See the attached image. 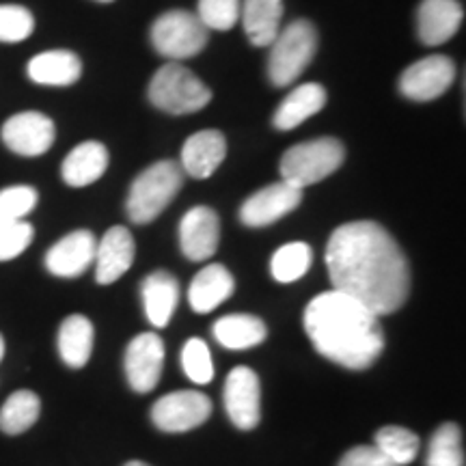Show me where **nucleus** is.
Listing matches in <instances>:
<instances>
[{"label":"nucleus","instance_id":"14","mask_svg":"<svg viewBox=\"0 0 466 466\" xmlns=\"http://www.w3.org/2000/svg\"><path fill=\"white\" fill-rule=\"evenodd\" d=\"M220 220L208 206H197L179 223V247L190 261H206L218 250Z\"/></svg>","mask_w":466,"mask_h":466},{"label":"nucleus","instance_id":"21","mask_svg":"<svg viewBox=\"0 0 466 466\" xmlns=\"http://www.w3.org/2000/svg\"><path fill=\"white\" fill-rule=\"evenodd\" d=\"M145 316L156 329H165L171 322L175 309L179 302V283L171 272L158 270L145 277L141 285Z\"/></svg>","mask_w":466,"mask_h":466},{"label":"nucleus","instance_id":"2","mask_svg":"<svg viewBox=\"0 0 466 466\" xmlns=\"http://www.w3.org/2000/svg\"><path fill=\"white\" fill-rule=\"evenodd\" d=\"M305 330L322 357L346 370H370L384 350L378 316L339 289L324 291L309 302Z\"/></svg>","mask_w":466,"mask_h":466},{"label":"nucleus","instance_id":"23","mask_svg":"<svg viewBox=\"0 0 466 466\" xmlns=\"http://www.w3.org/2000/svg\"><path fill=\"white\" fill-rule=\"evenodd\" d=\"M240 17L248 42L268 48L281 31L283 0H244Z\"/></svg>","mask_w":466,"mask_h":466},{"label":"nucleus","instance_id":"29","mask_svg":"<svg viewBox=\"0 0 466 466\" xmlns=\"http://www.w3.org/2000/svg\"><path fill=\"white\" fill-rule=\"evenodd\" d=\"M313 253L305 242H289L272 255L270 272L279 283H294L307 275Z\"/></svg>","mask_w":466,"mask_h":466},{"label":"nucleus","instance_id":"5","mask_svg":"<svg viewBox=\"0 0 466 466\" xmlns=\"http://www.w3.org/2000/svg\"><path fill=\"white\" fill-rule=\"evenodd\" d=\"M149 100L168 115H190L206 108L212 91L182 63H167L149 83Z\"/></svg>","mask_w":466,"mask_h":466},{"label":"nucleus","instance_id":"11","mask_svg":"<svg viewBox=\"0 0 466 466\" xmlns=\"http://www.w3.org/2000/svg\"><path fill=\"white\" fill-rule=\"evenodd\" d=\"M225 408L236 428L255 430L261 419V387L259 378L248 367H236L225 382Z\"/></svg>","mask_w":466,"mask_h":466},{"label":"nucleus","instance_id":"30","mask_svg":"<svg viewBox=\"0 0 466 466\" xmlns=\"http://www.w3.org/2000/svg\"><path fill=\"white\" fill-rule=\"evenodd\" d=\"M425 466H464L462 432L456 423H442L430 441Z\"/></svg>","mask_w":466,"mask_h":466},{"label":"nucleus","instance_id":"39","mask_svg":"<svg viewBox=\"0 0 466 466\" xmlns=\"http://www.w3.org/2000/svg\"><path fill=\"white\" fill-rule=\"evenodd\" d=\"M97 3H113V0H97Z\"/></svg>","mask_w":466,"mask_h":466},{"label":"nucleus","instance_id":"3","mask_svg":"<svg viewBox=\"0 0 466 466\" xmlns=\"http://www.w3.org/2000/svg\"><path fill=\"white\" fill-rule=\"evenodd\" d=\"M184 186L182 167L173 160L156 162L138 173L130 186L126 212L132 223L147 225L168 208Z\"/></svg>","mask_w":466,"mask_h":466},{"label":"nucleus","instance_id":"1","mask_svg":"<svg viewBox=\"0 0 466 466\" xmlns=\"http://www.w3.org/2000/svg\"><path fill=\"white\" fill-rule=\"evenodd\" d=\"M326 268L333 289L352 296L378 318L398 311L410 291L406 255L374 220L337 227L326 244Z\"/></svg>","mask_w":466,"mask_h":466},{"label":"nucleus","instance_id":"16","mask_svg":"<svg viewBox=\"0 0 466 466\" xmlns=\"http://www.w3.org/2000/svg\"><path fill=\"white\" fill-rule=\"evenodd\" d=\"M134 253V238L126 227L108 229L96 248V281L100 285L119 281L132 268Z\"/></svg>","mask_w":466,"mask_h":466},{"label":"nucleus","instance_id":"35","mask_svg":"<svg viewBox=\"0 0 466 466\" xmlns=\"http://www.w3.org/2000/svg\"><path fill=\"white\" fill-rule=\"evenodd\" d=\"M35 229L26 220L0 227V261H11L31 247Z\"/></svg>","mask_w":466,"mask_h":466},{"label":"nucleus","instance_id":"18","mask_svg":"<svg viewBox=\"0 0 466 466\" xmlns=\"http://www.w3.org/2000/svg\"><path fill=\"white\" fill-rule=\"evenodd\" d=\"M227 156V138L218 130H201L188 137L182 147V168L190 177L208 179Z\"/></svg>","mask_w":466,"mask_h":466},{"label":"nucleus","instance_id":"8","mask_svg":"<svg viewBox=\"0 0 466 466\" xmlns=\"http://www.w3.org/2000/svg\"><path fill=\"white\" fill-rule=\"evenodd\" d=\"M212 415V401L199 391H175L156 401L151 408V421L162 432H188L199 428Z\"/></svg>","mask_w":466,"mask_h":466},{"label":"nucleus","instance_id":"10","mask_svg":"<svg viewBox=\"0 0 466 466\" xmlns=\"http://www.w3.org/2000/svg\"><path fill=\"white\" fill-rule=\"evenodd\" d=\"M56 127L52 119L44 113H17L9 116L3 126V143L17 156L35 158L42 156L55 145Z\"/></svg>","mask_w":466,"mask_h":466},{"label":"nucleus","instance_id":"6","mask_svg":"<svg viewBox=\"0 0 466 466\" xmlns=\"http://www.w3.org/2000/svg\"><path fill=\"white\" fill-rule=\"evenodd\" d=\"M316 50L318 31L309 20H296L285 31H279L277 39L270 44L268 58V76L272 85L285 86L299 80L316 56Z\"/></svg>","mask_w":466,"mask_h":466},{"label":"nucleus","instance_id":"20","mask_svg":"<svg viewBox=\"0 0 466 466\" xmlns=\"http://www.w3.org/2000/svg\"><path fill=\"white\" fill-rule=\"evenodd\" d=\"M26 74L35 85L69 86L83 76V63L69 50H48L28 61Z\"/></svg>","mask_w":466,"mask_h":466},{"label":"nucleus","instance_id":"12","mask_svg":"<svg viewBox=\"0 0 466 466\" xmlns=\"http://www.w3.org/2000/svg\"><path fill=\"white\" fill-rule=\"evenodd\" d=\"M302 201V188L285 182L264 186L240 208V220L247 227H268L294 212Z\"/></svg>","mask_w":466,"mask_h":466},{"label":"nucleus","instance_id":"13","mask_svg":"<svg viewBox=\"0 0 466 466\" xmlns=\"http://www.w3.org/2000/svg\"><path fill=\"white\" fill-rule=\"evenodd\" d=\"M165 367V341L156 333L134 337L126 350V376L137 393L154 391Z\"/></svg>","mask_w":466,"mask_h":466},{"label":"nucleus","instance_id":"38","mask_svg":"<svg viewBox=\"0 0 466 466\" xmlns=\"http://www.w3.org/2000/svg\"><path fill=\"white\" fill-rule=\"evenodd\" d=\"M3 357H5V339L3 335H0V360H3Z\"/></svg>","mask_w":466,"mask_h":466},{"label":"nucleus","instance_id":"9","mask_svg":"<svg viewBox=\"0 0 466 466\" xmlns=\"http://www.w3.org/2000/svg\"><path fill=\"white\" fill-rule=\"evenodd\" d=\"M456 80V66L450 56L432 55L412 63L400 78V91L408 100L432 102Z\"/></svg>","mask_w":466,"mask_h":466},{"label":"nucleus","instance_id":"28","mask_svg":"<svg viewBox=\"0 0 466 466\" xmlns=\"http://www.w3.org/2000/svg\"><path fill=\"white\" fill-rule=\"evenodd\" d=\"M374 447L389 458L395 466H406L417 458L421 450V441L412 430L400 428V425H387V428L378 430Z\"/></svg>","mask_w":466,"mask_h":466},{"label":"nucleus","instance_id":"7","mask_svg":"<svg viewBox=\"0 0 466 466\" xmlns=\"http://www.w3.org/2000/svg\"><path fill=\"white\" fill-rule=\"evenodd\" d=\"M149 37L151 46H154L158 55L179 63L184 58L197 56L206 48L209 31L203 26L197 14L175 9L156 17V22L151 25Z\"/></svg>","mask_w":466,"mask_h":466},{"label":"nucleus","instance_id":"37","mask_svg":"<svg viewBox=\"0 0 466 466\" xmlns=\"http://www.w3.org/2000/svg\"><path fill=\"white\" fill-rule=\"evenodd\" d=\"M126 466H151L147 462H141V460H134V462H127Z\"/></svg>","mask_w":466,"mask_h":466},{"label":"nucleus","instance_id":"31","mask_svg":"<svg viewBox=\"0 0 466 466\" xmlns=\"http://www.w3.org/2000/svg\"><path fill=\"white\" fill-rule=\"evenodd\" d=\"M37 201L39 195L33 186H9L0 190V227L25 220Z\"/></svg>","mask_w":466,"mask_h":466},{"label":"nucleus","instance_id":"24","mask_svg":"<svg viewBox=\"0 0 466 466\" xmlns=\"http://www.w3.org/2000/svg\"><path fill=\"white\" fill-rule=\"evenodd\" d=\"M326 106V91L318 83H305L296 86L285 100L279 104L272 116V124L277 130H294L300 124H305L309 116L318 115Z\"/></svg>","mask_w":466,"mask_h":466},{"label":"nucleus","instance_id":"27","mask_svg":"<svg viewBox=\"0 0 466 466\" xmlns=\"http://www.w3.org/2000/svg\"><path fill=\"white\" fill-rule=\"evenodd\" d=\"M42 415V401L33 391L11 393L0 408V430L9 436H17L31 430Z\"/></svg>","mask_w":466,"mask_h":466},{"label":"nucleus","instance_id":"26","mask_svg":"<svg viewBox=\"0 0 466 466\" xmlns=\"http://www.w3.org/2000/svg\"><path fill=\"white\" fill-rule=\"evenodd\" d=\"M93 352V324L85 316H69L58 329V354L63 363L80 370L89 363Z\"/></svg>","mask_w":466,"mask_h":466},{"label":"nucleus","instance_id":"22","mask_svg":"<svg viewBox=\"0 0 466 466\" xmlns=\"http://www.w3.org/2000/svg\"><path fill=\"white\" fill-rule=\"evenodd\" d=\"M236 289L233 275L220 264H209L192 279L188 289V302L192 311L209 313L223 305Z\"/></svg>","mask_w":466,"mask_h":466},{"label":"nucleus","instance_id":"34","mask_svg":"<svg viewBox=\"0 0 466 466\" xmlns=\"http://www.w3.org/2000/svg\"><path fill=\"white\" fill-rule=\"evenodd\" d=\"M182 367L186 376L195 384H208L214 378V363L208 343L203 339H188L182 350Z\"/></svg>","mask_w":466,"mask_h":466},{"label":"nucleus","instance_id":"17","mask_svg":"<svg viewBox=\"0 0 466 466\" xmlns=\"http://www.w3.org/2000/svg\"><path fill=\"white\" fill-rule=\"evenodd\" d=\"M464 9L458 0H423L417 9L419 39L428 46L450 42L462 25Z\"/></svg>","mask_w":466,"mask_h":466},{"label":"nucleus","instance_id":"25","mask_svg":"<svg viewBox=\"0 0 466 466\" xmlns=\"http://www.w3.org/2000/svg\"><path fill=\"white\" fill-rule=\"evenodd\" d=\"M212 335L227 350H248L266 339L268 329L264 319L248 316V313H233V316L217 319Z\"/></svg>","mask_w":466,"mask_h":466},{"label":"nucleus","instance_id":"4","mask_svg":"<svg viewBox=\"0 0 466 466\" xmlns=\"http://www.w3.org/2000/svg\"><path fill=\"white\" fill-rule=\"evenodd\" d=\"M346 160V147L333 137L313 138L289 147L281 158V179L307 188L333 175Z\"/></svg>","mask_w":466,"mask_h":466},{"label":"nucleus","instance_id":"19","mask_svg":"<svg viewBox=\"0 0 466 466\" xmlns=\"http://www.w3.org/2000/svg\"><path fill=\"white\" fill-rule=\"evenodd\" d=\"M108 168V149L97 141H85L66 156L61 165L63 182L72 188H85L102 177Z\"/></svg>","mask_w":466,"mask_h":466},{"label":"nucleus","instance_id":"32","mask_svg":"<svg viewBox=\"0 0 466 466\" xmlns=\"http://www.w3.org/2000/svg\"><path fill=\"white\" fill-rule=\"evenodd\" d=\"M240 0H199L197 17L208 31H229L240 20Z\"/></svg>","mask_w":466,"mask_h":466},{"label":"nucleus","instance_id":"36","mask_svg":"<svg viewBox=\"0 0 466 466\" xmlns=\"http://www.w3.org/2000/svg\"><path fill=\"white\" fill-rule=\"evenodd\" d=\"M337 466H395V464L389 458H384L376 447L359 445L343 453Z\"/></svg>","mask_w":466,"mask_h":466},{"label":"nucleus","instance_id":"33","mask_svg":"<svg viewBox=\"0 0 466 466\" xmlns=\"http://www.w3.org/2000/svg\"><path fill=\"white\" fill-rule=\"evenodd\" d=\"M35 31V17L20 5H0V42L17 44L31 37Z\"/></svg>","mask_w":466,"mask_h":466},{"label":"nucleus","instance_id":"15","mask_svg":"<svg viewBox=\"0 0 466 466\" xmlns=\"http://www.w3.org/2000/svg\"><path fill=\"white\" fill-rule=\"evenodd\" d=\"M96 248L97 242L91 231H72L46 253V268L55 277H80L96 261Z\"/></svg>","mask_w":466,"mask_h":466}]
</instances>
